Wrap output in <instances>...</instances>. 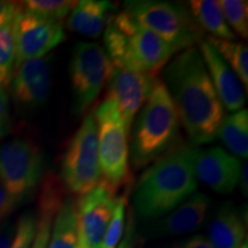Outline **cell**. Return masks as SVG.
Segmentation results:
<instances>
[{"label":"cell","mask_w":248,"mask_h":248,"mask_svg":"<svg viewBox=\"0 0 248 248\" xmlns=\"http://www.w3.org/2000/svg\"><path fill=\"white\" fill-rule=\"evenodd\" d=\"M172 248H215L210 244L208 238L203 237V235H194V237L188 238L181 244L176 245Z\"/></svg>","instance_id":"d6a6232c"},{"label":"cell","mask_w":248,"mask_h":248,"mask_svg":"<svg viewBox=\"0 0 248 248\" xmlns=\"http://www.w3.org/2000/svg\"><path fill=\"white\" fill-rule=\"evenodd\" d=\"M14 38L16 68L28 60L46 57L66 39V33L61 22L31 14L18 4L14 16Z\"/></svg>","instance_id":"30bf717a"},{"label":"cell","mask_w":248,"mask_h":248,"mask_svg":"<svg viewBox=\"0 0 248 248\" xmlns=\"http://www.w3.org/2000/svg\"><path fill=\"white\" fill-rule=\"evenodd\" d=\"M44 172V156L38 145L15 138L0 145V183L18 206L30 197Z\"/></svg>","instance_id":"ba28073f"},{"label":"cell","mask_w":248,"mask_h":248,"mask_svg":"<svg viewBox=\"0 0 248 248\" xmlns=\"http://www.w3.org/2000/svg\"><path fill=\"white\" fill-rule=\"evenodd\" d=\"M191 15L201 31H208L214 38L231 40L235 35L226 23L218 1L215 0H193L188 2Z\"/></svg>","instance_id":"ffe728a7"},{"label":"cell","mask_w":248,"mask_h":248,"mask_svg":"<svg viewBox=\"0 0 248 248\" xmlns=\"http://www.w3.org/2000/svg\"><path fill=\"white\" fill-rule=\"evenodd\" d=\"M76 4L77 1L68 0H28L21 2L23 9L29 13L58 22H61Z\"/></svg>","instance_id":"cb8c5ba5"},{"label":"cell","mask_w":248,"mask_h":248,"mask_svg":"<svg viewBox=\"0 0 248 248\" xmlns=\"http://www.w3.org/2000/svg\"><path fill=\"white\" fill-rule=\"evenodd\" d=\"M160 82L159 74L140 73L111 64L107 99L116 106L129 136L136 115Z\"/></svg>","instance_id":"8fae6325"},{"label":"cell","mask_w":248,"mask_h":248,"mask_svg":"<svg viewBox=\"0 0 248 248\" xmlns=\"http://www.w3.org/2000/svg\"><path fill=\"white\" fill-rule=\"evenodd\" d=\"M178 131L177 110L161 80L136 115L129 136V162L135 169L154 162L178 141Z\"/></svg>","instance_id":"3957f363"},{"label":"cell","mask_w":248,"mask_h":248,"mask_svg":"<svg viewBox=\"0 0 248 248\" xmlns=\"http://www.w3.org/2000/svg\"><path fill=\"white\" fill-rule=\"evenodd\" d=\"M37 231V215L27 212L18 218L15 234L9 248H31Z\"/></svg>","instance_id":"4316f807"},{"label":"cell","mask_w":248,"mask_h":248,"mask_svg":"<svg viewBox=\"0 0 248 248\" xmlns=\"http://www.w3.org/2000/svg\"><path fill=\"white\" fill-rule=\"evenodd\" d=\"M132 186L124 188V192L120 197H117V202L113 216L108 224V228L105 233L104 241H102L101 248H116L120 244L125 228L126 218V207H128V200Z\"/></svg>","instance_id":"d4e9b609"},{"label":"cell","mask_w":248,"mask_h":248,"mask_svg":"<svg viewBox=\"0 0 248 248\" xmlns=\"http://www.w3.org/2000/svg\"><path fill=\"white\" fill-rule=\"evenodd\" d=\"M98 126L99 166L101 181L117 193L132 186L129 162V133L115 105L105 99L94 109Z\"/></svg>","instance_id":"8992f818"},{"label":"cell","mask_w":248,"mask_h":248,"mask_svg":"<svg viewBox=\"0 0 248 248\" xmlns=\"http://www.w3.org/2000/svg\"><path fill=\"white\" fill-rule=\"evenodd\" d=\"M247 170H248V167H247V162L244 163V166L241 167V171H240V178H239V184H240V188H241V192H243V194L247 195V192H248V185H247Z\"/></svg>","instance_id":"836d02e7"},{"label":"cell","mask_w":248,"mask_h":248,"mask_svg":"<svg viewBox=\"0 0 248 248\" xmlns=\"http://www.w3.org/2000/svg\"><path fill=\"white\" fill-rule=\"evenodd\" d=\"M104 42L113 66L140 73L159 74L176 53L168 43L138 26L124 12H119L106 27Z\"/></svg>","instance_id":"277c9868"},{"label":"cell","mask_w":248,"mask_h":248,"mask_svg":"<svg viewBox=\"0 0 248 248\" xmlns=\"http://www.w3.org/2000/svg\"><path fill=\"white\" fill-rule=\"evenodd\" d=\"M11 111L9 98L4 86L0 85V138H4L11 131Z\"/></svg>","instance_id":"83f0119b"},{"label":"cell","mask_w":248,"mask_h":248,"mask_svg":"<svg viewBox=\"0 0 248 248\" xmlns=\"http://www.w3.org/2000/svg\"><path fill=\"white\" fill-rule=\"evenodd\" d=\"M17 206L18 204L8 194V192L6 191L4 185L0 183V222L5 221L16 209Z\"/></svg>","instance_id":"f546056e"},{"label":"cell","mask_w":248,"mask_h":248,"mask_svg":"<svg viewBox=\"0 0 248 248\" xmlns=\"http://www.w3.org/2000/svg\"><path fill=\"white\" fill-rule=\"evenodd\" d=\"M117 6L105 0L77 1L67 18L68 30L78 35L97 38L104 33L106 27L116 16Z\"/></svg>","instance_id":"e0dca14e"},{"label":"cell","mask_w":248,"mask_h":248,"mask_svg":"<svg viewBox=\"0 0 248 248\" xmlns=\"http://www.w3.org/2000/svg\"><path fill=\"white\" fill-rule=\"evenodd\" d=\"M217 137L232 155L247 159L248 155V111L246 108L225 116L217 131Z\"/></svg>","instance_id":"44dd1931"},{"label":"cell","mask_w":248,"mask_h":248,"mask_svg":"<svg viewBox=\"0 0 248 248\" xmlns=\"http://www.w3.org/2000/svg\"><path fill=\"white\" fill-rule=\"evenodd\" d=\"M240 248H248V245H247V243H245V244L243 245V246H241Z\"/></svg>","instance_id":"d590c367"},{"label":"cell","mask_w":248,"mask_h":248,"mask_svg":"<svg viewBox=\"0 0 248 248\" xmlns=\"http://www.w3.org/2000/svg\"><path fill=\"white\" fill-rule=\"evenodd\" d=\"M123 12L138 26L168 43L176 53L194 47L202 40V31L185 5L156 0H130L123 4Z\"/></svg>","instance_id":"5b68a950"},{"label":"cell","mask_w":248,"mask_h":248,"mask_svg":"<svg viewBox=\"0 0 248 248\" xmlns=\"http://www.w3.org/2000/svg\"><path fill=\"white\" fill-rule=\"evenodd\" d=\"M60 179L64 187L76 195L85 194L101 181L98 126L93 113L84 117L69 140L62 156Z\"/></svg>","instance_id":"52a82bcc"},{"label":"cell","mask_w":248,"mask_h":248,"mask_svg":"<svg viewBox=\"0 0 248 248\" xmlns=\"http://www.w3.org/2000/svg\"><path fill=\"white\" fill-rule=\"evenodd\" d=\"M198 151L190 142L177 141L141 173L133 193L135 217L156 221L197 192L194 160Z\"/></svg>","instance_id":"7a4b0ae2"},{"label":"cell","mask_w":248,"mask_h":248,"mask_svg":"<svg viewBox=\"0 0 248 248\" xmlns=\"http://www.w3.org/2000/svg\"><path fill=\"white\" fill-rule=\"evenodd\" d=\"M52 57L28 60L14 69L9 88L21 111H32L47 100L52 82Z\"/></svg>","instance_id":"4fadbf2b"},{"label":"cell","mask_w":248,"mask_h":248,"mask_svg":"<svg viewBox=\"0 0 248 248\" xmlns=\"http://www.w3.org/2000/svg\"><path fill=\"white\" fill-rule=\"evenodd\" d=\"M208 240L215 248H240L246 243V224L234 204L219 207L209 223Z\"/></svg>","instance_id":"ac0fdd59"},{"label":"cell","mask_w":248,"mask_h":248,"mask_svg":"<svg viewBox=\"0 0 248 248\" xmlns=\"http://www.w3.org/2000/svg\"><path fill=\"white\" fill-rule=\"evenodd\" d=\"M240 160L221 147L198 151L194 160V175L198 181L217 193L229 194L239 184Z\"/></svg>","instance_id":"5bb4252c"},{"label":"cell","mask_w":248,"mask_h":248,"mask_svg":"<svg viewBox=\"0 0 248 248\" xmlns=\"http://www.w3.org/2000/svg\"><path fill=\"white\" fill-rule=\"evenodd\" d=\"M17 7V2L0 1V27L13 20L16 14Z\"/></svg>","instance_id":"1f68e13d"},{"label":"cell","mask_w":248,"mask_h":248,"mask_svg":"<svg viewBox=\"0 0 248 248\" xmlns=\"http://www.w3.org/2000/svg\"><path fill=\"white\" fill-rule=\"evenodd\" d=\"M136 217L133 215V210L129 207L128 210V222H126L124 232L120 244L116 248H135L136 247V226H135Z\"/></svg>","instance_id":"f1b7e54d"},{"label":"cell","mask_w":248,"mask_h":248,"mask_svg":"<svg viewBox=\"0 0 248 248\" xmlns=\"http://www.w3.org/2000/svg\"><path fill=\"white\" fill-rule=\"evenodd\" d=\"M208 43L239 77L245 91L248 89V49L240 43L208 37Z\"/></svg>","instance_id":"7402d4cb"},{"label":"cell","mask_w":248,"mask_h":248,"mask_svg":"<svg viewBox=\"0 0 248 248\" xmlns=\"http://www.w3.org/2000/svg\"><path fill=\"white\" fill-rule=\"evenodd\" d=\"M111 62L98 43L80 42L71 49L69 76L74 111L84 114L107 84Z\"/></svg>","instance_id":"9c48e42d"},{"label":"cell","mask_w":248,"mask_h":248,"mask_svg":"<svg viewBox=\"0 0 248 248\" xmlns=\"http://www.w3.org/2000/svg\"><path fill=\"white\" fill-rule=\"evenodd\" d=\"M209 206V197L201 192H195L177 208L150 224L146 235L150 238H162L193 232L204 222Z\"/></svg>","instance_id":"9a60e30c"},{"label":"cell","mask_w":248,"mask_h":248,"mask_svg":"<svg viewBox=\"0 0 248 248\" xmlns=\"http://www.w3.org/2000/svg\"><path fill=\"white\" fill-rule=\"evenodd\" d=\"M78 244V222L76 203L67 195L61 208L55 215L51 235L46 248H77Z\"/></svg>","instance_id":"d6986e66"},{"label":"cell","mask_w":248,"mask_h":248,"mask_svg":"<svg viewBox=\"0 0 248 248\" xmlns=\"http://www.w3.org/2000/svg\"><path fill=\"white\" fill-rule=\"evenodd\" d=\"M16 224L6 221L0 224V248H9L13 241Z\"/></svg>","instance_id":"4dcf8cb0"},{"label":"cell","mask_w":248,"mask_h":248,"mask_svg":"<svg viewBox=\"0 0 248 248\" xmlns=\"http://www.w3.org/2000/svg\"><path fill=\"white\" fill-rule=\"evenodd\" d=\"M77 248H91V247L88 246V245H86L84 241L80 239L79 235H78V244H77Z\"/></svg>","instance_id":"e575fe53"},{"label":"cell","mask_w":248,"mask_h":248,"mask_svg":"<svg viewBox=\"0 0 248 248\" xmlns=\"http://www.w3.org/2000/svg\"><path fill=\"white\" fill-rule=\"evenodd\" d=\"M15 68L14 18L0 27V85L7 88Z\"/></svg>","instance_id":"603a6c76"},{"label":"cell","mask_w":248,"mask_h":248,"mask_svg":"<svg viewBox=\"0 0 248 248\" xmlns=\"http://www.w3.org/2000/svg\"><path fill=\"white\" fill-rule=\"evenodd\" d=\"M224 18L234 35L241 38L248 37V2L243 0H221L218 1Z\"/></svg>","instance_id":"484cf974"},{"label":"cell","mask_w":248,"mask_h":248,"mask_svg":"<svg viewBox=\"0 0 248 248\" xmlns=\"http://www.w3.org/2000/svg\"><path fill=\"white\" fill-rule=\"evenodd\" d=\"M199 51L223 107L233 113L243 109L246 95L239 77L235 75L234 71L228 66L207 39H202L199 43Z\"/></svg>","instance_id":"2e32d148"},{"label":"cell","mask_w":248,"mask_h":248,"mask_svg":"<svg viewBox=\"0 0 248 248\" xmlns=\"http://www.w3.org/2000/svg\"><path fill=\"white\" fill-rule=\"evenodd\" d=\"M163 78L190 144L213 141L225 113L199 48L179 52L163 69Z\"/></svg>","instance_id":"6da1fadb"},{"label":"cell","mask_w":248,"mask_h":248,"mask_svg":"<svg viewBox=\"0 0 248 248\" xmlns=\"http://www.w3.org/2000/svg\"><path fill=\"white\" fill-rule=\"evenodd\" d=\"M116 202V192L102 181L85 194L79 195L75 202L78 235L88 246L101 248Z\"/></svg>","instance_id":"7c38bea8"}]
</instances>
